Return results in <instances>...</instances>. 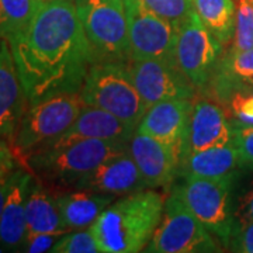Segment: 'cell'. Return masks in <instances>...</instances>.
Wrapping results in <instances>:
<instances>
[{
    "label": "cell",
    "instance_id": "484cf974",
    "mask_svg": "<svg viewBox=\"0 0 253 253\" xmlns=\"http://www.w3.org/2000/svg\"><path fill=\"white\" fill-rule=\"evenodd\" d=\"M221 106L234 129L253 126V86L234 91Z\"/></svg>",
    "mask_w": 253,
    "mask_h": 253
},
{
    "label": "cell",
    "instance_id": "7c38bea8",
    "mask_svg": "<svg viewBox=\"0 0 253 253\" xmlns=\"http://www.w3.org/2000/svg\"><path fill=\"white\" fill-rule=\"evenodd\" d=\"M128 154L136 163L148 189H165L180 177L183 154L177 148L136 131L128 144Z\"/></svg>",
    "mask_w": 253,
    "mask_h": 253
},
{
    "label": "cell",
    "instance_id": "e575fe53",
    "mask_svg": "<svg viewBox=\"0 0 253 253\" xmlns=\"http://www.w3.org/2000/svg\"><path fill=\"white\" fill-rule=\"evenodd\" d=\"M249 1H251V3H252V4H253V0H249Z\"/></svg>",
    "mask_w": 253,
    "mask_h": 253
},
{
    "label": "cell",
    "instance_id": "603a6c76",
    "mask_svg": "<svg viewBox=\"0 0 253 253\" xmlns=\"http://www.w3.org/2000/svg\"><path fill=\"white\" fill-rule=\"evenodd\" d=\"M200 20L222 46L228 45L235 31L236 3L234 0H193Z\"/></svg>",
    "mask_w": 253,
    "mask_h": 253
},
{
    "label": "cell",
    "instance_id": "836d02e7",
    "mask_svg": "<svg viewBox=\"0 0 253 253\" xmlns=\"http://www.w3.org/2000/svg\"><path fill=\"white\" fill-rule=\"evenodd\" d=\"M14 156V152H13V148H11V144H10L7 139L1 138L0 136V165L7 161L10 158Z\"/></svg>",
    "mask_w": 253,
    "mask_h": 253
},
{
    "label": "cell",
    "instance_id": "d6986e66",
    "mask_svg": "<svg viewBox=\"0 0 253 253\" xmlns=\"http://www.w3.org/2000/svg\"><path fill=\"white\" fill-rule=\"evenodd\" d=\"M136 132V126L123 121L106 110L84 104L78 118L66 132V138H93L129 144Z\"/></svg>",
    "mask_w": 253,
    "mask_h": 253
},
{
    "label": "cell",
    "instance_id": "83f0119b",
    "mask_svg": "<svg viewBox=\"0 0 253 253\" xmlns=\"http://www.w3.org/2000/svg\"><path fill=\"white\" fill-rule=\"evenodd\" d=\"M145 7L159 17L168 20L174 27L181 24L194 13L193 0H139Z\"/></svg>",
    "mask_w": 253,
    "mask_h": 253
},
{
    "label": "cell",
    "instance_id": "5bb4252c",
    "mask_svg": "<svg viewBox=\"0 0 253 253\" xmlns=\"http://www.w3.org/2000/svg\"><path fill=\"white\" fill-rule=\"evenodd\" d=\"M232 136L234 126H231L224 107L199 91L193 99L186 154L231 144Z\"/></svg>",
    "mask_w": 253,
    "mask_h": 253
},
{
    "label": "cell",
    "instance_id": "d590c367",
    "mask_svg": "<svg viewBox=\"0 0 253 253\" xmlns=\"http://www.w3.org/2000/svg\"><path fill=\"white\" fill-rule=\"evenodd\" d=\"M41 1H46V0H41Z\"/></svg>",
    "mask_w": 253,
    "mask_h": 253
},
{
    "label": "cell",
    "instance_id": "2e32d148",
    "mask_svg": "<svg viewBox=\"0 0 253 253\" xmlns=\"http://www.w3.org/2000/svg\"><path fill=\"white\" fill-rule=\"evenodd\" d=\"M73 189L90 190L117 197L148 189V186L136 163L126 151L100 163L91 172L84 174Z\"/></svg>",
    "mask_w": 253,
    "mask_h": 253
},
{
    "label": "cell",
    "instance_id": "8fae6325",
    "mask_svg": "<svg viewBox=\"0 0 253 253\" xmlns=\"http://www.w3.org/2000/svg\"><path fill=\"white\" fill-rule=\"evenodd\" d=\"M128 69L148 107L165 100H193L199 93L176 61H129Z\"/></svg>",
    "mask_w": 253,
    "mask_h": 253
},
{
    "label": "cell",
    "instance_id": "3957f363",
    "mask_svg": "<svg viewBox=\"0 0 253 253\" xmlns=\"http://www.w3.org/2000/svg\"><path fill=\"white\" fill-rule=\"evenodd\" d=\"M128 145L93 138L58 136L28 154L23 161L30 172L54 190H69L100 163L124 154Z\"/></svg>",
    "mask_w": 253,
    "mask_h": 253
},
{
    "label": "cell",
    "instance_id": "ba28073f",
    "mask_svg": "<svg viewBox=\"0 0 253 253\" xmlns=\"http://www.w3.org/2000/svg\"><path fill=\"white\" fill-rule=\"evenodd\" d=\"M97 61L129 62L124 0H73Z\"/></svg>",
    "mask_w": 253,
    "mask_h": 253
},
{
    "label": "cell",
    "instance_id": "f1b7e54d",
    "mask_svg": "<svg viewBox=\"0 0 253 253\" xmlns=\"http://www.w3.org/2000/svg\"><path fill=\"white\" fill-rule=\"evenodd\" d=\"M52 253H99V245L89 228L68 231L61 235L52 248Z\"/></svg>",
    "mask_w": 253,
    "mask_h": 253
},
{
    "label": "cell",
    "instance_id": "30bf717a",
    "mask_svg": "<svg viewBox=\"0 0 253 253\" xmlns=\"http://www.w3.org/2000/svg\"><path fill=\"white\" fill-rule=\"evenodd\" d=\"M128 20L129 61H176L177 27L148 10L139 0H124Z\"/></svg>",
    "mask_w": 253,
    "mask_h": 253
},
{
    "label": "cell",
    "instance_id": "d6a6232c",
    "mask_svg": "<svg viewBox=\"0 0 253 253\" xmlns=\"http://www.w3.org/2000/svg\"><path fill=\"white\" fill-rule=\"evenodd\" d=\"M18 166L17 158L13 156L7 161L0 165V217H1V211L6 203V197H7V191H9L10 183L13 179V173Z\"/></svg>",
    "mask_w": 253,
    "mask_h": 253
},
{
    "label": "cell",
    "instance_id": "1f68e13d",
    "mask_svg": "<svg viewBox=\"0 0 253 253\" xmlns=\"http://www.w3.org/2000/svg\"><path fill=\"white\" fill-rule=\"evenodd\" d=\"M62 234H34L27 236L26 244L23 246V252L42 253L51 252L56 241Z\"/></svg>",
    "mask_w": 253,
    "mask_h": 253
},
{
    "label": "cell",
    "instance_id": "277c9868",
    "mask_svg": "<svg viewBox=\"0 0 253 253\" xmlns=\"http://www.w3.org/2000/svg\"><path fill=\"white\" fill-rule=\"evenodd\" d=\"M84 104L106 110L138 128L148 110L131 78L128 62L96 61L82 87Z\"/></svg>",
    "mask_w": 253,
    "mask_h": 253
},
{
    "label": "cell",
    "instance_id": "52a82bcc",
    "mask_svg": "<svg viewBox=\"0 0 253 253\" xmlns=\"http://www.w3.org/2000/svg\"><path fill=\"white\" fill-rule=\"evenodd\" d=\"M221 242L186 207L177 190L172 187L165 200L162 219L151 242L149 253L221 252ZM222 246V245H221Z\"/></svg>",
    "mask_w": 253,
    "mask_h": 253
},
{
    "label": "cell",
    "instance_id": "cb8c5ba5",
    "mask_svg": "<svg viewBox=\"0 0 253 253\" xmlns=\"http://www.w3.org/2000/svg\"><path fill=\"white\" fill-rule=\"evenodd\" d=\"M41 0H0V38L10 41L30 24Z\"/></svg>",
    "mask_w": 253,
    "mask_h": 253
},
{
    "label": "cell",
    "instance_id": "7a4b0ae2",
    "mask_svg": "<svg viewBox=\"0 0 253 253\" xmlns=\"http://www.w3.org/2000/svg\"><path fill=\"white\" fill-rule=\"evenodd\" d=\"M166 197L145 189L113 201L89 226L103 253L145 251L161 224Z\"/></svg>",
    "mask_w": 253,
    "mask_h": 253
},
{
    "label": "cell",
    "instance_id": "9c48e42d",
    "mask_svg": "<svg viewBox=\"0 0 253 253\" xmlns=\"http://www.w3.org/2000/svg\"><path fill=\"white\" fill-rule=\"evenodd\" d=\"M222 51L224 46L203 24L196 10L177 28L176 62L199 91L207 87L222 56Z\"/></svg>",
    "mask_w": 253,
    "mask_h": 253
},
{
    "label": "cell",
    "instance_id": "ac0fdd59",
    "mask_svg": "<svg viewBox=\"0 0 253 253\" xmlns=\"http://www.w3.org/2000/svg\"><path fill=\"white\" fill-rule=\"evenodd\" d=\"M253 86V48L246 51L228 49L219 58L215 72L201 93L222 104L234 91Z\"/></svg>",
    "mask_w": 253,
    "mask_h": 253
},
{
    "label": "cell",
    "instance_id": "4fadbf2b",
    "mask_svg": "<svg viewBox=\"0 0 253 253\" xmlns=\"http://www.w3.org/2000/svg\"><path fill=\"white\" fill-rule=\"evenodd\" d=\"M193 100H165L148 107L136 131L174 146L183 156L187 152L190 116Z\"/></svg>",
    "mask_w": 253,
    "mask_h": 253
},
{
    "label": "cell",
    "instance_id": "8992f818",
    "mask_svg": "<svg viewBox=\"0 0 253 253\" xmlns=\"http://www.w3.org/2000/svg\"><path fill=\"white\" fill-rule=\"evenodd\" d=\"M236 173L217 179L184 176L181 183L173 186L190 212L217 236L225 249L234 231L232 193Z\"/></svg>",
    "mask_w": 253,
    "mask_h": 253
},
{
    "label": "cell",
    "instance_id": "44dd1931",
    "mask_svg": "<svg viewBox=\"0 0 253 253\" xmlns=\"http://www.w3.org/2000/svg\"><path fill=\"white\" fill-rule=\"evenodd\" d=\"M27 236L34 234H65L69 229L63 224L54 190L36 176L28 191L27 206Z\"/></svg>",
    "mask_w": 253,
    "mask_h": 253
},
{
    "label": "cell",
    "instance_id": "ffe728a7",
    "mask_svg": "<svg viewBox=\"0 0 253 253\" xmlns=\"http://www.w3.org/2000/svg\"><path fill=\"white\" fill-rule=\"evenodd\" d=\"M55 196L63 224L69 231L89 228L116 199L110 194L78 189L61 190Z\"/></svg>",
    "mask_w": 253,
    "mask_h": 253
},
{
    "label": "cell",
    "instance_id": "4316f807",
    "mask_svg": "<svg viewBox=\"0 0 253 253\" xmlns=\"http://www.w3.org/2000/svg\"><path fill=\"white\" fill-rule=\"evenodd\" d=\"M253 48V4L249 0H236L235 31L231 51Z\"/></svg>",
    "mask_w": 253,
    "mask_h": 253
},
{
    "label": "cell",
    "instance_id": "9a60e30c",
    "mask_svg": "<svg viewBox=\"0 0 253 253\" xmlns=\"http://www.w3.org/2000/svg\"><path fill=\"white\" fill-rule=\"evenodd\" d=\"M34 174L18 165L0 217V252H23L27 239V197Z\"/></svg>",
    "mask_w": 253,
    "mask_h": 253
},
{
    "label": "cell",
    "instance_id": "f546056e",
    "mask_svg": "<svg viewBox=\"0 0 253 253\" xmlns=\"http://www.w3.org/2000/svg\"><path fill=\"white\" fill-rule=\"evenodd\" d=\"M232 144L235 145L239 152L241 166L253 163V126L234 129Z\"/></svg>",
    "mask_w": 253,
    "mask_h": 253
},
{
    "label": "cell",
    "instance_id": "e0dca14e",
    "mask_svg": "<svg viewBox=\"0 0 253 253\" xmlns=\"http://www.w3.org/2000/svg\"><path fill=\"white\" fill-rule=\"evenodd\" d=\"M27 107L9 41L0 38V136L10 144Z\"/></svg>",
    "mask_w": 253,
    "mask_h": 253
},
{
    "label": "cell",
    "instance_id": "7402d4cb",
    "mask_svg": "<svg viewBox=\"0 0 253 253\" xmlns=\"http://www.w3.org/2000/svg\"><path fill=\"white\" fill-rule=\"evenodd\" d=\"M241 168V156L232 142L224 146L208 148L199 152H189L183 156L180 177L199 176L217 179L235 174Z\"/></svg>",
    "mask_w": 253,
    "mask_h": 253
},
{
    "label": "cell",
    "instance_id": "4dcf8cb0",
    "mask_svg": "<svg viewBox=\"0 0 253 253\" xmlns=\"http://www.w3.org/2000/svg\"><path fill=\"white\" fill-rule=\"evenodd\" d=\"M226 249L232 252L253 253V222L235 228L228 241Z\"/></svg>",
    "mask_w": 253,
    "mask_h": 253
},
{
    "label": "cell",
    "instance_id": "5b68a950",
    "mask_svg": "<svg viewBox=\"0 0 253 253\" xmlns=\"http://www.w3.org/2000/svg\"><path fill=\"white\" fill-rule=\"evenodd\" d=\"M84 106L81 91L63 93L28 104L11 141L14 156L24 159L69 129Z\"/></svg>",
    "mask_w": 253,
    "mask_h": 253
},
{
    "label": "cell",
    "instance_id": "d4e9b609",
    "mask_svg": "<svg viewBox=\"0 0 253 253\" xmlns=\"http://www.w3.org/2000/svg\"><path fill=\"white\" fill-rule=\"evenodd\" d=\"M234 229L253 222V163L242 165L236 173L232 193Z\"/></svg>",
    "mask_w": 253,
    "mask_h": 253
},
{
    "label": "cell",
    "instance_id": "6da1fadb",
    "mask_svg": "<svg viewBox=\"0 0 253 253\" xmlns=\"http://www.w3.org/2000/svg\"><path fill=\"white\" fill-rule=\"evenodd\" d=\"M9 44L28 104L81 91L97 61L73 0L41 1L30 24Z\"/></svg>",
    "mask_w": 253,
    "mask_h": 253
}]
</instances>
